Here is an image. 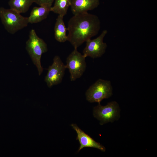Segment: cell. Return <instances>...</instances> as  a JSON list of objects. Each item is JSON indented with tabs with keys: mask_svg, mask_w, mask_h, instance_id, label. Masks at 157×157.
I'll return each mask as SVG.
<instances>
[{
	"mask_svg": "<svg viewBox=\"0 0 157 157\" xmlns=\"http://www.w3.org/2000/svg\"><path fill=\"white\" fill-rule=\"evenodd\" d=\"M112 94V88L109 81L99 79L90 86L85 92L87 100L91 103L100 102Z\"/></svg>",
	"mask_w": 157,
	"mask_h": 157,
	"instance_id": "4",
	"label": "cell"
},
{
	"mask_svg": "<svg viewBox=\"0 0 157 157\" xmlns=\"http://www.w3.org/2000/svg\"><path fill=\"white\" fill-rule=\"evenodd\" d=\"M71 126L77 134L76 138L78 140L80 146L78 150L80 151L84 147H92L97 148L102 151H105V147L93 139L80 129L76 124H72Z\"/></svg>",
	"mask_w": 157,
	"mask_h": 157,
	"instance_id": "9",
	"label": "cell"
},
{
	"mask_svg": "<svg viewBox=\"0 0 157 157\" xmlns=\"http://www.w3.org/2000/svg\"><path fill=\"white\" fill-rule=\"evenodd\" d=\"M54 0H34V3L39 6L49 5L52 6Z\"/></svg>",
	"mask_w": 157,
	"mask_h": 157,
	"instance_id": "15",
	"label": "cell"
},
{
	"mask_svg": "<svg viewBox=\"0 0 157 157\" xmlns=\"http://www.w3.org/2000/svg\"><path fill=\"white\" fill-rule=\"evenodd\" d=\"M26 48L34 65L37 68L38 74L40 75L43 69L41 66L42 55L48 51L47 45L44 41L39 37L35 30L30 31L29 38L26 42Z\"/></svg>",
	"mask_w": 157,
	"mask_h": 157,
	"instance_id": "2",
	"label": "cell"
},
{
	"mask_svg": "<svg viewBox=\"0 0 157 157\" xmlns=\"http://www.w3.org/2000/svg\"><path fill=\"white\" fill-rule=\"evenodd\" d=\"M51 6L49 5H43L33 7L28 17V23H37L46 19L51 11Z\"/></svg>",
	"mask_w": 157,
	"mask_h": 157,
	"instance_id": "11",
	"label": "cell"
},
{
	"mask_svg": "<svg viewBox=\"0 0 157 157\" xmlns=\"http://www.w3.org/2000/svg\"><path fill=\"white\" fill-rule=\"evenodd\" d=\"M53 6L51 8V11L64 17L67 14L71 0H54Z\"/></svg>",
	"mask_w": 157,
	"mask_h": 157,
	"instance_id": "14",
	"label": "cell"
},
{
	"mask_svg": "<svg viewBox=\"0 0 157 157\" xmlns=\"http://www.w3.org/2000/svg\"><path fill=\"white\" fill-rule=\"evenodd\" d=\"M34 0H10L8 4L10 8L20 13L27 12Z\"/></svg>",
	"mask_w": 157,
	"mask_h": 157,
	"instance_id": "13",
	"label": "cell"
},
{
	"mask_svg": "<svg viewBox=\"0 0 157 157\" xmlns=\"http://www.w3.org/2000/svg\"><path fill=\"white\" fill-rule=\"evenodd\" d=\"M99 0H71V11L74 15L88 12L97 8Z\"/></svg>",
	"mask_w": 157,
	"mask_h": 157,
	"instance_id": "10",
	"label": "cell"
},
{
	"mask_svg": "<svg viewBox=\"0 0 157 157\" xmlns=\"http://www.w3.org/2000/svg\"><path fill=\"white\" fill-rule=\"evenodd\" d=\"M100 27V21L96 15L88 12L74 15L68 22L67 41L77 49L97 35Z\"/></svg>",
	"mask_w": 157,
	"mask_h": 157,
	"instance_id": "1",
	"label": "cell"
},
{
	"mask_svg": "<svg viewBox=\"0 0 157 157\" xmlns=\"http://www.w3.org/2000/svg\"><path fill=\"white\" fill-rule=\"evenodd\" d=\"M107 32V30H104L96 38L89 39L86 42V46L83 51V55L85 57L89 56L93 58H99L105 53L107 45L103 40Z\"/></svg>",
	"mask_w": 157,
	"mask_h": 157,
	"instance_id": "8",
	"label": "cell"
},
{
	"mask_svg": "<svg viewBox=\"0 0 157 157\" xmlns=\"http://www.w3.org/2000/svg\"><path fill=\"white\" fill-rule=\"evenodd\" d=\"M0 18L5 29L11 34L26 27L28 23V17L10 8H0Z\"/></svg>",
	"mask_w": 157,
	"mask_h": 157,
	"instance_id": "3",
	"label": "cell"
},
{
	"mask_svg": "<svg viewBox=\"0 0 157 157\" xmlns=\"http://www.w3.org/2000/svg\"><path fill=\"white\" fill-rule=\"evenodd\" d=\"M86 58L78 51L77 49L74 48L67 58L65 67L69 70L71 81L80 78L85 72L86 67Z\"/></svg>",
	"mask_w": 157,
	"mask_h": 157,
	"instance_id": "5",
	"label": "cell"
},
{
	"mask_svg": "<svg viewBox=\"0 0 157 157\" xmlns=\"http://www.w3.org/2000/svg\"><path fill=\"white\" fill-rule=\"evenodd\" d=\"M66 68L60 57L56 56L53 63L49 66L44 81L47 86L51 88L61 83L65 74Z\"/></svg>",
	"mask_w": 157,
	"mask_h": 157,
	"instance_id": "7",
	"label": "cell"
},
{
	"mask_svg": "<svg viewBox=\"0 0 157 157\" xmlns=\"http://www.w3.org/2000/svg\"><path fill=\"white\" fill-rule=\"evenodd\" d=\"M93 111L94 117L100 121L101 125L112 122L119 117V105L115 101L108 103L105 106H102L99 103L94 107Z\"/></svg>",
	"mask_w": 157,
	"mask_h": 157,
	"instance_id": "6",
	"label": "cell"
},
{
	"mask_svg": "<svg viewBox=\"0 0 157 157\" xmlns=\"http://www.w3.org/2000/svg\"><path fill=\"white\" fill-rule=\"evenodd\" d=\"M63 17L58 15L56 19L54 28V35L55 39L60 42L67 41L66 31H67L63 21Z\"/></svg>",
	"mask_w": 157,
	"mask_h": 157,
	"instance_id": "12",
	"label": "cell"
}]
</instances>
